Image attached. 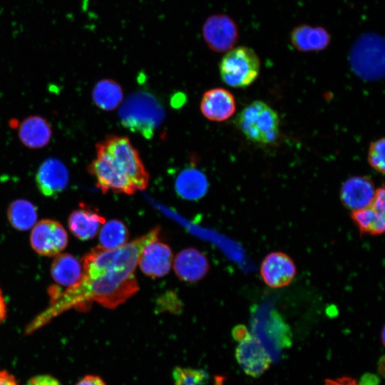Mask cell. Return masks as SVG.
<instances>
[{"label":"cell","instance_id":"30","mask_svg":"<svg viewBox=\"0 0 385 385\" xmlns=\"http://www.w3.org/2000/svg\"><path fill=\"white\" fill-rule=\"evenodd\" d=\"M250 333L247 328L242 324L235 326L232 331V337L237 342L245 338Z\"/></svg>","mask_w":385,"mask_h":385},{"label":"cell","instance_id":"29","mask_svg":"<svg viewBox=\"0 0 385 385\" xmlns=\"http://www.w3.org/2000/svg\"><path fill=\"white\" fill-rule=\"evenodd\" d=\"M324 385H359L356 381L349 376H342L334 379H327Z\"/></svg>","mask_w":385,"mask_h":385},{"label":"cell","instance_id":"20","mask_svg":"<svg viewBox=\"0 0 385 385\" xmlns=\"http://www.w3.org/2000/svg\"><path fill=\"white\" fill-rule=\"evenodd\" d=\"M178 195L186 200H197L207 192V182L199 170L188 169L178 176L175 183Z\"/></svg>","mask_w":385,"mask_h":385},{"label":"cell","instance_id":"8","mask_svg":"<svg viewBox=\"0 0 385 385\" xmlns=\"http://www.w3.org/2000/svg\"><path fill=\"white\" fill-rule=\"evenodd\" d=\"M235 357L244 372L252 377L262 375L272 361L262 342L251 332L239 342L235 349Z\"/></svg>","mask_w":385,"mask_h":385},{"label":"cell","instance_id":"26","mask_svg":"<svg viewBox=\"0 0 385 385\" xmlns=\"http://www.w3.org/2000/svg\"><path fill=\"white\" fill-rule=\"evenodd\" d=\"M384 138L371 143L368 152V162L377 172L384 173Z\"/></svg>","mask_w":385,"mask_h":385},{"label":"cell","instance_id":"18","mask_svg":"<svg viewBox=\"0 0 385 385\" xmlns=\"http://www.w3.org/2000/svg\"><path fill=\"white\" fill-rule=\"evenodd\" d=\"M19 138L21 142L31 149L45 147L52 137V128L48 120L40 115H30L19 126Z\"/></svg>","mask_w":385,"mask_h":385},{"label":"cell","instance_id":"28","mask_svg":"<svg viewBox=\"0 0 385 385\" xmlns=\"http://www.w3.org/2000/svg\"><path fill=\"white\" fill-rule=\"evenodd\" d=\"M76 385H107L105 381L97 375L88 374L82 378Z\"/></svg>","mask_w":385,"mask_h":385},{"label":"cell","instance_id":"6","mask_svg":"<svg viewBox=\"0 0 385 385\" xmlns=\"http://www.w3.org/2000/svg\"><path fill=\"white\" fill-rule=\"evenodd\" d=\"M239 35L236 22L224 14L209 16L202 26L203 38L207 46L215 52H227L234 48Z\"/></svg>","mask_w":385,"mask_h":385},{"label":"cell","instance_id":"3","mask_svg":"<svg viewBox=\"0 0 385 385\" xmlns=\"http://www.w3.org/2000/svg\"><path fill=\"white\" fill-rule=\"evenodd\" d=\"M260 71V61L250 47L241 46L227 51L220 63L222 81L237 88H246L257 79Z\"/></svg>","mask_w":385,"mask_h":385},{"label":"cell","instance_id":"15","mask_svg":"<svg viewBox=\"0 0 385 385\" xmlns=\"http://www.w3.org/2000/svg\"><path fill=\"white\" fill-rule=\"evenodd\" d=\"M290 42L300 52H317L326 49L332 38L329 31L319 26L300 24L290 33Z\"/></svg>","mask_w":385,"mask_h":385},{"label":"cell","instance_id":"33","mask_svg":"<svg viewBox=\"0 0 385 385\" xmlns=\"http://www.w3.org/2000/svg\"><path fill=\"white\" fill-rule=\"evenodd\" d=\"M6 314V304L0 289V322L5 318Z\"/></svg>","mask_w":385,"mask_h":385},{"label":"cell","instance_id":"19","mask_svg":"<svg viewBox=\"0 0 385 385\" xmlns=\"http://www.w3.org/2000/svg\"><path fill=\"white\" fill-rule=\"evenodd\" d=\"M51 272L56 282L68 287L81 279L83 274V267L73 255L58 254L53 262Z\"/></svg>","mask_w":385,"mask_h":385},{"label":"cell","instance_id":"5","mask_svg":"<svg viewBox=\"0 0 385 385\" xmlns=\"http://www.w3.org/2000/svg\"><path fill=\"white\" fill-rule=\"evenodd\" d=\"M88 172L94 176L97 187L103 193L112 190L132 195L137 191L101 143L96 145V157L88 165Z\"/></svg>","mask_w":385,"mask_h":385},{"label":"cell","instance_id":"21","mask_svg":"<svg viewBox=\"0 0 385 385\" xmlns=\"http://www.w3.org/2000/svg\"><path fill=\"white\" fill-rule=\"evenodd\" d=\"M93 99L98 108L112 111L121 103L123 91L115 81L103 79L96 84L93 91Z\"/></svg>","mask_w":385,"mask_h":385},{"label":"cell","instance_id":"12","mask_svg":"<svg viewBox=\"0 0 385 385\" xmlns=\"http://www.w3.org/2000/svg\"><path fill=\"white\" fill-rule=\"evenodd\" d=\"M375 193L374 185L369 178L355 176L347 179L342 185L340 199L345 207L354 211L369 207Z\"/></svg>","mask_w":385,"mask_h":385},{"label":"cell","instance_id":"17","mask_svg":"<svg viewBox=\"0 0 385 385\" xmlns=\"http://www.w3.org/2000/svg\"><path fill=\"white\" fill-rule=\"evenodd\" d=\"M68 222L70 230L77 238L87 240L96 235L106 220L93 207L82 203L71 212Z\"/></svg>","mask_w":385,"mask_h":385},{"label":"cell","instance_id":"23","mask_svg":"<svg viewBox=\"0 0 385 385\" xmlns=\"http://www.w3.org/2000/svg\"><path fill=\"white\" fill-rule=\"evenodd\" d=\"M351 217L361 234L381 235L385 229L384 212L369 207L351 211Z\"/></svg>","mask_w":385,"mask_h":385},{"label":"cell","instance_id":"2","mask_svg":"<svg viewBox=\"0 0 385 385\" xmlns=\"http://www.w3.org/2000/svg\"><path fill=\"white\" fill-rule=\"evenodd\" d=\"M349 58L352 71L360 78L380 79L384 73L383 38L375 34L360 36L352 45Z\"/></svg>","mask_w":385,"mask_h":385},{"label":"cell","instance_id":"16","mask_svg":"<svg viewBox=\"0 0 385 385\" xmlns=\"http://www.w3.org/2000/svg\"><path fill=\"white\" fill-rule=\"evenodd\" d=\"M209 269L207 257L195 248H187L180 252L174 262L177 276L185 282H193L203 278Z\"/></svg>","mask_w":385,"mask_h":385},{"label":"cell","instance_id":"1","mask_svg":"<svg viewBox=\"0 0 385 385\" xmlns=\"http://www.w3.org/2000/svg\"><path fill=\"white\" fill-rule=\"evenodd\" d=\"M236 125L250 141L267 145L276 141L279 133V118L268 104L256 101L237 115Z\"/></svg>","mask_w":385,"mask_h":385},{"label":"cell","instance_id":"27","mask_svg":"<svg viewBox=\"0 0 385 385\" xmlns=\"http://www.w3.org/2000/svg\"><path fill=\"white\" fill-rule=\"evenodd\" d=\"M26 385H61V384L50 375L42 374L30 379Z\"/></svg>","mask_w":385,"mask_h":385},{"label":"cell","instance_id":"14","mask_svg":"<svg viewBox=\"0 0 385 385\" xmlns=\"http://www.w3.org/2000/svg\"><path fill=\"white\" fill-rule=\"evenodd\" d=\"M236 108L233 95L227 90L216 88L205 92L200 110L204 116L213 121L221 122L230 118Z\"/></svg>","mask_w":385,"mask_h":385},{"label":"cell","instance_id":"13","mask_svg":"<svg viewBox=\"0 0 385 385\" xmlns=\"http://www.w3.org/2000/svg\"><path fill=\"white\" fill-rule=\"evenodd\" d=\"M172 261L173 254L170 247L155 240L144 247L138 264L145 274L153 277H160L168 273Z\"/></svg>","mask_w":385,"mask_h":385},{"label":"cell","instance_id":"24","mask_svg":"<svg viewBox=\"0 0 385 385\" xmlns=\"http://www.w3.org/2000/svg\"><path fill=\"white\" fill-rule=\"evenodd\" d=\"M128 230L125 224L118 220H112L103 225L100 232L101 246L106 249L118 248L127 243Z\"/></svg>","mask_w":385,"mask_h":385},{"label":"cell","instance_id":"32","mask_svg":"<svg viewBox=\"0 0 385 385\" xmlns=\"http://www.w3.org/2000/svg\"><path fill=\"white\" fill-rule=\"evenodd\" d=\"M379 379L376 376L367 374L364 375L361 380L359 385H378Z\"/></svg>","mask_w":385,"mask_h":385},{"label":"cell","instance_id":"31","mask_svg":"<svg viewBox=\"0 0 385 385\" xmlns=\"http://www.w3.org/2000/svg\"><path fill=\"white\" fill-rule=\"evenodd\" d=\"M0 385H18V383L9 372L0 370Z\"/></svg>","mask_w":385,"mask_h":385},{"label":"cell","instance_id":"11","mask_svg":"<svg viewBox=\"0 0 385 385\" xmlns=\"http://www.w3.org/2000/svg\"><path fill=\"white\" fill-rule=\"evenodd\" d=\"M68 171L64 163L56 158L46 160L39 167L36 183L39 191L52 197L60 194L68 183Z\"/></svg>","mask_w":385,"mask_h":385},{"label":"cell","instance_id":"9","mask_svg":"<svg viewBox=\"0 0 385 385\" xmlns=\"http://www.w3.org/2000/svg\"><path fill=\"white\" fill-rule=\"evenodd\" d=\"M68 235L58 222L42 220L33 227L31 244L33 249L44 256H56L67 245Z\"/></svg>","mask_w":385,"mask_h":385},{"label":"cell","instance_id":"10","mask_svg":"<svg viewBox=\"0 0 385 385\" xmlns=\"http://www.w3.org/2000/svg\"><path fill=\"white\" fill-rule=\"evenodd\" d=\"M263 282L271 288H281L289 284L297 274L293 260L282 252H272L265 256L260 266Z\"/></svg>","mask_w":385,"mask_h":385},{"label":"cell","instance_id":"7","mask_svg":"<svg viewBox=\"0 0 385 385\" xmlns=\"http://www.w3.org/2000/svg\"><path fill=\"white\" fill-rule=\"evenodd\" d=\"M123 108L120 116L124 124L145 135L150 134L162 115L155 102L145 96L132 98Z\"/></svg>","mask_w":385,"mask_h":385},{"label":"cell","instance_id":"22","mask_svg":"<svg viewBox=\"0 0 385 385\" xmlns=\"http://www.w3.org/2000/svg\"><path fill=\"white\" fill-rule=\"evenodd\" d=\"M7 215L11 225L20 230L33 227L37 220L36 208L27 200L13 201L8 208Z\"/></svg>","mask_w":385,"mask_h":385},{"label":"cell","instance_id":"4","mask_svg":"<svg viewBox=\"0 0 385 385\" xmlns=\"http://www.w3.org/2000/svg\"><path fill=\"white\" fill-rule=\"evenodd\" d=\"M119 170L138 190L146 188L149 175L130 140L123 136L111 135L101 142Z\"/></svg>","mask_w":385,"mask_h":385},{"label":"cell","instance_id":"25","mask_svg":"<svg viewBox=\"0 0 385 385\" xmlns=\"http://www.w3.org/2000/svg\"><path fill=\"white\" fill-rule=\"evenodd\" d=\"M172 378L174 385H207L209 376L203 369L176 366Z\"/></svg>","mask_w":385,"mask_h":385}]
</instances>
